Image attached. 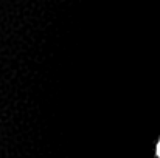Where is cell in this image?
I'll list each match as a JSON object with an SVG mask.
<instances>
[{
	"label": "cell",
	"instance_id": "obj_1",
	"mask_svg": "<svg viewBox=\"0 0 160 158\" xmlns=\"http://www.w3.org/2000/svg\"><path fill=\"white\" fill-rule=\"evenodd\" d=\"M156 154H157V158H160V138L157 141V146H156Z\"/></svg>",
	"mask_w": 160,
	"mask_h": 158
}]
</instances>
